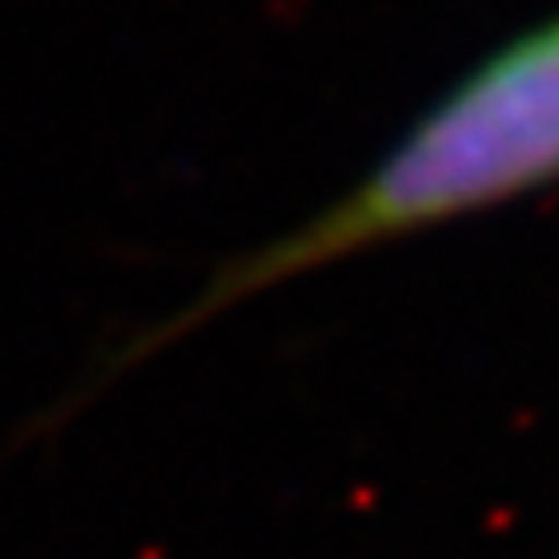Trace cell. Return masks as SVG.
I'll list each match as a JSON object with an SVG mask.
<instances>
[{
	"instance_id": "cell-1",
	"label": "cell",
	"mask_w": 559,
	"mask_h": 559,
	"mask_svg": "<svg viewBox=\"0 0 559 559\" xmlns=\"http://www.w3.org/2000/svg\"><path fill=\"white\" fill-rule=\"evenodd\" d=\"M550 178H559V24L513 43L471 75L373 168V178L248 261L219 294L271 285L369 242L499 205ZM219 294H210V304Z\"/></svg>"
}]
</instances>
